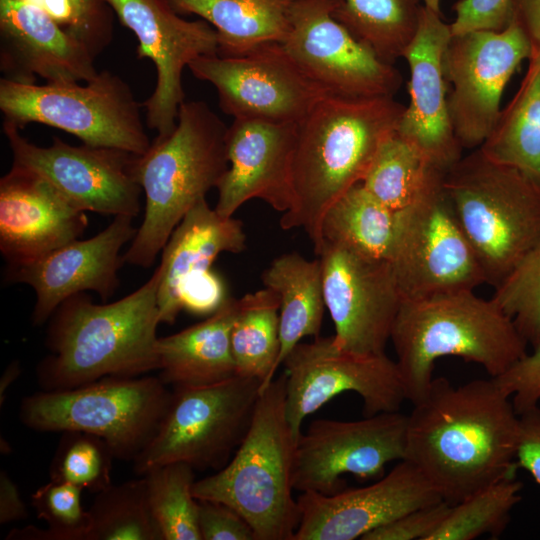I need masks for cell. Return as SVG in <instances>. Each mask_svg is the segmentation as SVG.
<instances>
[{"instance_id": "1", "label": "cell", "mask_w": 540, "mask_h": 540, "mask_svg": "<svg viewBox=\"0 0 540 540\" xmlns=\"http://www.w3.org/2000/svg\"><path fill=\"white\" fill-rule=\"evenodd\" d=\"M407 415L404 458L455 505L515 476L519 415L493 377L457 387L433 378Z\"/></svg>"}, {"instance_id": "2", "label": "cell", "mask_w": 540, "mask_h": 540, "mask_svg": "<svg viewBox=\"0 0 540 540\" xmlns=\"http://www.w3.org/2000/svg\"><path fill=\"white\" fill-rule=\"evenodd\" d=\"M160 278L158 266L146 283L112 303L96 304L84 292L61 303L49 319V353L36 367L42 390L158 370Z\"/></svg>"}, {"instance_id": "3", "label": "cell", "mask_w": 540, "mask_h": 540, "mask_svg": "<svg viewBox=\"0 0 540 540\" xmlns=\"http://www.w3.org/2000/svg\"><path fill=\"white\" fill-rule=\"evenodd\" d=\"M405 106L394 97L329 95L298 124L293 159V202L284 230L302 228L322 247L321 220L347 190L362 182L381 143L396 131Z\"/></svg>"}, {"instance_id": "4", "label": "cell", "mask_w": 540, "mask_h": 540, "mask_svg": "<svg viewBox=\"0 0 540 540\" xmlns=\"http://www.w3.org/2000/svg\"><path fill=\"white\" fill-rule=\"evenodd\" d=\"M390 340L411 403L425 394L435 362L442 357L474 362L496 378L521 359L528 346L491 298L469 289L403 299Z\"/></svg>"}, {"instance_id": "5", "label": "cell", "mask_w": 540, "mask_h": 540, "mask_svg": "<svg viewBox=\"0 0 540 540\" xmlns=\"http://www.w3.org/2000/svg\"><path fill=\"white\" fill-rule=\"evenodd\" d=\"M228 126L201 100L184 101L176 126L137 156L136 179L145 196L142 224L123 255L150 267L187 212L217 188L228 169Z\"/></svg>"}, {"instance_id": "6", "label": "cell", "mask_w": 540, "mask_h": 540, "mask_svg": "<svg viewBox=\"0 0 540 540\" xmlns=\"http://www.w3.org/2000/svg\"><path fill=\"white\" fill-rule=\"evenodd\" d=\"M285 398L283 373L261 391L234 456L193 485L196 499L218 501L241 514L257 540H292L300 521L292 482L297 439L287 420Z\"/></svg>"}, {"instance_id": "7", "label": "cell", "mask_w": 540, "mask_h": 540, "mask_svg": "<svg viewBox=\"0 0 540 540\" xmlns=\"http://www.w3.org/2000/svg\"><path fill=\"white\" fill-rule=\"evenodd\" d=\"M442 184L486 283L496 288L540 241V187L479 148L453 164Z\"/></svg>"}, {"instance_id": "8", "label": "cell", "mask_w": 540, "mask_h": 540, "mask_svg": "<svg viewBox=\"0 0 540 540\" xmlns=\"http://www.w3.org/2000/svg\"><path fill=\"white\" fill-rule=\"evenodd\" d=\"M172 390L160 377H105L21 401L19 419L39 432L80 431L102 438L115 458L134 461L157 433Z\"/></svg>"}, {"instance_id": "9", "label": "cell", "mask_w": 540, "mask_h": 540, "mask_svg": "<svg viewBox=\"0 0 540 540\" xmlns=\"http://www.w3.org/2000/svg\"><path fill=\"white\" fill-rule=\"evenodd\" d=\"M130 86L103 70L85 85L19 83L0 79V110L4 122L21 129L39 123L78 137L83 144L121 149L135 155L152 142Z\"/></svg>"}, {"instance_id": "10", "label": "cell", "mask_w": 540, "mask_h": 540, "mask_svg": "<svg viewBox=\"0 0 540 540\" xmlns=\"http://www.w3.org/2000/svg\"><path fill=\"white\" fill-rule=\"evenodd\" d=\"M260 387L258 379L239 375L209 385L174 387L157 433L133 461L135 474L143 476L172 462L221 469L248 431Z\"/></svg>"}, {"instance_id": "11", "label": "cell", "mask_w": 540, "mask_h": 540, "mask_svg": "<svg viewBox=\"0 0 540 540\" xmlns=\"http://www.w3.org/2000/svg\"><path fill=\"white\" fill-rule=\"evenodd\" d=\"M443 175L397 211L389 262L403 299L474 290L486 283L444 191Z\"/></svg>"}, {"instance_id": "12", "label": "cell", "mask_w": 540, "mask_h": 540, "mask_svg": "<svg viewBox=\"0 0 540 540\" xmlns=\"http://www.w3.org/2000/svg\"><path fill=\"white\" fill-rule=\"evenodd\" d=\"M188 68L216 88L220 109L233 119L299 124L332 95L298 66L281 42L262 43L234 56H200Z\"/></svg>"}, {"instance_id": "13", "label": "cell", "mask_w": 540, "mask_h": 540, "mask_svg": "<svg viewBox=\"0 0 540 540\" xmlns=\"http://www.w3.org/2000/svg\"><path fill=\"white\" fill-rule=\"evenodd\" d=\"M286 416L296 439L304 419L335 396L354 392L363 413L399 411L407 400L395 360L383 354H357L336 346L333 336L299 343L283 362Z\"/></svg>"}, {"instance_id": "14", "label": "cell", "mask_w": 540, "mask_h": 540, "mask_svg": "<svg viewBox=\"0 0 540 540\" xmlns=\"http://www.w3.org/2000/svg\"><path fill=\"white\" fill-rule=\"evenodd\" d=\"M532 47L519 22L500 31L452 35L443 57L450 87L448 109L463 149H477L490 134L501 111L502 93Z\"/></svg>"}, {"instance_id": "15", "label": "cell", "mask_w": 540, "mask_h": 540, "mask_svg": "<svg viewBox=\"0 0 540 540\" xmlns=\"http://www.w3.org/2000/svg\"><path fill=\"white\" fill-rule=\"evenodd\" d=\"M406 425L407 415L399 411L356 421H312L296 441L294 490L331 495L345 488V474L362 481L381 478L388 463L404 458Z\"/></svg>"}, {"instance_id": "16", "label": "cell", "mask_w": 540, "mask_h": 540, "mask_svg": "<svg viewBox=\"0 0 540 540\" xmlns=\"http://www.w3.org/2000/svg\"><path fill=\"white\" fill-rule=\"evenodd\" d=\"M13 162L48 180L74 207L104 215L136 217L143 193L135 175L137 156L111 147L73 146L54 136L50 146L29 142L3 122Z\"/></svg>"}, {"instance_id": "17", "label": "cell", "mask_w": 540, "mask_h": 540, "mask_svg": "<svg viewBox=\"0 0 540 540\" xmlns=\"http://www.w3.org/2000/svg\"><path fill=\"white\" fill-rule=\"evenodd\" d=\"M339 0H296L282 42L298 66L329 93L350 98L394 97L402 76L359 42L332 15Z\"/></svg>"}, {"instance_id": "18", "label": "cell", "mask_w": 540, "mask_h": 540, "mask_svg": "<svg viewBox=\"0 0 540 540\" xmlns=\"http://www.w3.org/2000/svg\"><path fill=\"white\" fill-rule=\"evenodd\" d=\"M122 25L138 40V58H148L156 70L152 94L142 103L146 125L157 137L176 126L185 101L182 73L196 58L218 53L216 30L205 20H186L167 0H104Z\"/></svg>"}, {"instance_id": "19", "label": "cell", "mask_w": 540, "mask_h": 540, "mask_svg": "<svg viewBox=\"0 0 540 540\" xmlns=\"http://www.w3.org/2000/svg\"><path fill=\"white\" fill-rule=\"evenodd\" d=\"M318 257L336 346L357 354L385 353L403 300L390 262L330 244H323Z\"/></svg>"}, {"instance_id": "20", "label": "cell", "mask_w": 540, "mask_h": 540, "mask_svg": "<svg viewBox=\"0 0 540 540\" xmlns=\"http://www.w3.org/2000/svg\"><path fill=\"white\" fill-rule=\"evenodd\" d=\"M442 501L406 460L374 483L325 495L301 492L300 521L292 540H354L410 511Z\"/></svg>"}, {"instance_id": "21", "label": "cell", "mask_w": 540, "mask_h": 540, "mask_svg": "<svg viewBox=\"0 0 540 540\" xmlns=\"http://www.w3.org/2000/svg\"><path fill=\"white\" fill-rule=\"evenodd\" d=\"M132 221L130 216H114L104 230L89 239L72 241L27 264L7 266L6 280L27 284L35 292V326L49 320L73 295L94 291L106 301L115 293L118 271L125 263L121 249L137 232Z\"/></svg>"}, {"instance_id": "22", "label": "cell", "mask_w": 540, "mask_h": 540, "mask_svg": "<svg viewBox=\"0 0 540 540\" xmlns=\"http://www.w3.org/2000/svg\"><path fill=\"white\" fill-rule=\"evenodd\" d=\"M452 37L441 14L421 6L418 28L403 58L410 68V103L396 132L436 169L446 172L462 157L449 115L443 57Z\"/></svg>"}, {"instance_id": "23", "label": "cell", "mask_w": 540, "mask_h": 540, "mask_svg": "<svg viewBox=\"0 0 540 540\" xmlns=\"http://www.w3.org/2000/svg\"><path fill=\"white\" fill-rule=\"evenodd\" d=\"M297 130L293 123L233 119L226 134L229 166L217 186L218 214L232 217L251 199L282 214L290 209Z\"/></svg>"}, {"instance_id": "24", "label": "cell", "mask_w": 540, "mask_h": 540, "mask_svg": "<svg viewBox=\"0 0 540 540\" xmlns=\"http://www.w3.org/2000/svg\"><path fill=\"white\" fill-rule=\"evenodd\" d=\"M86 212L74 207L48 180L12 164L0 179V251L7 266L33 262L79 239Z\"/></svg>"}, {"instance_id": "25", "label": "cell", "mask_w": 540, "mask_h": 540, "mask_svg": "<svg viewBox=\"0 0 540 540\" xmlns=\"http://www.w3.org/2000/svg\"><path fill=\"white\" fill-rule=\"evenodd\" d=\"M95 54L81 39L25 0H0V67L4 78L34 84L90 81Z\"/></svg>"}, {"instance_id": "26", "label": "cell", "mask_w": 540, "mask_h": 540, "mask_svg": "<svg viewBox=\"0 0 540 540\" xmlns=\"http://www.w3.org/2000/svg\"><path fill=\"white\" fill-rule=\"evenodd\" d=\"M246 240L242 222L221 216L206 198L192 207L162 249L157 296L160 322L173 324L182 311L180 293L184 285L210 270L221 253L243 252Z\"/></svg>"}, {"instance_id": "27", "label": "cell", "mask_w": 540, "mask_h": 540, "mask_svg": "<svg viewBox=\"0 0 540 540\" xmlns=\"http://www.w3.org/2000/svg\"><path fill=\"white\" fill-rule=\"evenodd\" d=\"M238 308L239 299L228 297L204 321L158 338L161 380L173 387L201 386L236 375L230 333Z\"/></svg>"}, {"instance_id": "28", "label": "cell", "mask_w": 540, "mask_h": 540, "mask_svg": "<svg viewBox=\"0 0 540 540\" xmlns=\"http://www.w3.org/2000/svg\"><path fill=\"white\" fill-rule=\"evenodd\" d=\"M261 278L280 300L278 369L301 339L319 336L326 308L321 261L307 260L297 252L284 253L270 263Z\"/></svg>"}, {"instance_id": "29", "label": "cell", "mask_w": 540, "mask_h": 540, "mask_svg": "<svg viewBox=\"0 0 540 540\" xmlns=\"http://www.w3.org/2000/svg\"><path fill=\"white\" fill-rule=\"evenodd\" d=\"M179 14H195L217 32L221 56L242 54L266 42H283L296 0H167Z\"/></svg>"}, {"instance_id": "30", "label": "cell", "mask_w": 540, "mask_h": 540, "mask_svg": "<svg viewBox=\"0 0 540 540\" xmlns=\"http://www.w3.org/2000/svg\"><path fill=\"white\" fill-rule=\"evenodd\" d=\"M479 149L540 187V55L532 54L518 91Z\"/></svg>"}, {"instance_id": "31", "label": "cell", "mask_w": 540, "mask_h": 540, "mask_svg": "<svg viewBox=\"0 0 540 540\" xmlns=\"http://www.w3.org/2000/svg\"><path fill=\"white\" fill-rule=\"evenodd\" d=\"M396 226L397 211L378 201L359 182L325 212L320 226L322 246L330 244L366 257L389 261Z\"/></svg>"}, {"instance_id": "32", "label": "cell", "mask_w": 540, "mask_h": 540, "mask_svg": "<svg viewBox=\"0 0 540 540\" xmlns=\"http://www.w3.org/2000/svg\"><path fill=\"white\" fill-rule=\"evenodd\" d=\"M279 296L263 288L239 298L231 333L236 375L256 378L260 393L277 373L280 351Z\"/></svg>"}, {"instance_id": "33", "label": "cell", "mask_w": 540, "mask_h": 540, "mask_svg": "<svg viewBox=\"0 0 540 540\" xmlns=\"http://www.w3.org/2000/svg\"><path fill=\"white\" fill-rule=\"evenodd\" d=\"M421 0H339L332 15L382 61L393 64L418 28Z\"/></svg>"}, {"instance_id": "34", "label": "cell", "mask_w": 540, "mask_h": 540, "mask_svg": "<svg viewBox=\"0 0 540 540\" xmlns=\"http://www.w3.org/2000/svg\"><path fill=\"white\" fill-rule=\"evenodd\" d=\"M443 174L395 131L379 146L362 184L382 204L399 211Z\"/></svg>"}, {"instance_id": "35", "label": "cell", "mask_w": 540, "mask_h": 540, "mask_svg": "<svg viewBox=\"0 0 540 540\" xmlns=\"http://www.w3.org/2000/svg\"><path fill=\"white\" fill-rule=\"evenodd\" d=\"M86 540H164L148 504L144 476L96 493Z\"/></svg>"}, {"instance_id": "36", "label": "cell", "mask_w": 540, "mask_h": 540, "mask_svg": "<svg viewBox=\"0 0 540 540\" xmlns=\"http://www.w3.org/2000/svg\"><path fill=\"white\" fill-rule=\"evenodd\" d=\"M522 483L516 476L499 480L451 505L448 514L428 540H473L499 536L520 502Z\"/></svg>"}, {"instance_id": "37", "label": "cell", "mask_w": 540, "mask_h": 540, "mask_svg": "<svg viewBox=\"0 0 540 540\" xmlns=\"http://www.w3.org/2000/svg\"><path fill=\"white\" fill-rule=\"evenodd\" d=\"M193 471L186 463L172 462L143 475L148 504L164 540H201Z\"/></svg>"}, {"instance_id": "38", "label": "cell", "mask_w": 540, "mask_h": 540, "mask_svg": "<svg viewBox=\"0 0 540 540\" xmlns=\"http://www.w3.org/2000/svg\"><path fill=\"white\" fill-rule=\"evenodd\" d=\"M82 489L64 481L50 480L31 496V504L46 529L32 525L11 530L6 540H86L90 515L81 504Z\"/></svg>"}, {"instance_id": "39", "label": "cell", "mask_w": 540, "mask_h": 540, "mask_svg": "<svg viewBox=\"0 0 540 540\" xmlns=\"http://www.w3.org/2000/svg\"><path fill=\"white\" fill-rule=\"evenodd\" d=\"M114 458L102 438L80 431L63 432L51 462L50 480L98 493L112 484Z\"/></svg>"}, {"instance_id": "40", "label": "cell", "mask_w": 540, "mask_h": 540, "mask_svg": "<svg viewBox=\"0 0 540 540\" xmlns=\"http://www.w3.org/2000/svg\"><path fill=\"white\" fill-rule=\"evenodd\" d=\"M491 299L532 347L540 343V241L500 283Z\"/></svg>"}, {"instance_id": "41", "label": "cell", "mask_w": 540, "mask_h": 540, "mask_svg": "<svg viewBox=\"0 0 540 540\" xmlns=\"http://www.w3.org/2000/svg\"><path fill=\"white\" fill-rule=\"evenodd\" d=\"M515 7L516 0H458L450 24L452 35L503 30L513 21Z\"/></svg>"}, {"instance_id": "42", "label": "cell", "mask_w": 540, "mask_h": 540, "mask_svg": "<svg viewBox=\"0 0 540 540\" xmlns=\"http://www.w3.org/2000/svg\"><path fill=\"white\" fill-rule=\"evenodd\" d=\"M450 507L443 500L420 507L370 531L361 540H428Z\"/></svg>"}, {"instance_id": "43", "label": "cell", "mask_w": 540, "mask_h": 540, "mask_svg": "<svg viewBox=\"0 0 540 540\" xmlns=\"http://www.w3.org/2000/svg\"><path fill=\"white\" fill-rule=\"evenodd\" d=\"M512 397L518 415L540 402V343L514 363L505 373L495 378Z\"/></svg>"}, {"instance_id": "44", "label": "cell", "mask_w": 540, "mask_h": 540, "mask_svg": "<svg viewBox=\"0 0 540 540\" xmlns=\"http://www.w3.org/2000/svg\"><path fill=\"white\" fill-rule=\"evenodd\" d=\"M197 500L201 540H257L251 525L232 507L218 501Z\"/></svg>"}, {"instance_id": "45", "label": "cell", "mask_w": 540, "mask_h": 540, "mask_svg": "<svg viewBox=\"0 0 540 540\" xmlns=\"http://www.w3.org/2000/svg\"><path fill=\"white\" fill-rule=\"evenodd\" d=\"M222 278L212 269L190 279L180 293L182 310L197 315L215 312L228 298Z\"/></svg>"}, {"instance_id": "46", "label": "cell", "mask_w": 540, "mask_h": 540, "mask_svg": "<svg viewBox=\"0 0 540 540\" xmlns=\"http://www.w3.org/2000/svg\"><path fill=\"white\" fill-rule=\"evenodd\" d=\"M518 468L526 470L540 485V406L519 414L516 450Z\"/></svg>"}, {"instance_id": "47", "label": "cell", "mask_w": 540, "mask_h": 540, "mask_svg": "<svg viewBox=\"0 0 540 540\" xmlns=\"http://www.w3.org/2000/svg\"><path fill=\"white\" fill-rule=\"evenodd\" d=\"M42 10L60 26L84 41L96 55L82 12L75 0H25Z\"/></svg>"}, {"instance_id": "48", "label": "cell", "mask_w": 540, "mask_h": 540, "mask_svg": "<svg viewBox=\"0 0 540 540\" xmlns=\"http://www.w3.org/2000/svg\"><path fill=\"white\" fill-rule=\"evenodd\" d=\"M82 12L95 53L109 42L111 21L104 0H75Z\"/></svg>"}, {"instance_id": "49", "label": "cell", "mask_w": 540, "mask_h": 540, "mask_svg": "<svg viewBox=\"0 0 540 540\" xmlns=\"http://www.w3.org/2000/svg\"><path fill=\"white\" fill-rule=\"evenodd\" d=\"M28 517L25 503L15 482L4 470L0 472V523L22 521Z\"/></svg>"}, {"instance_id": "50", "label": "cell", "mask_w": 540, "mask_h": 540, "mask_svg": "<svg viewBox=\"0 0 540 540\" xmlns=\"http://www.w3.org/2000/svg\"><path fill=\"white\" fill-rule=\"evenodd\" d=\"M514 18L525 31L532 54L540 55V0H516Z\"/></svg>"}, {"instance_id": "51", "label": "cell", "mask_w": 540, "mask_h": 540, "mask_svg": "<svg viewBox=\"0 0 540 540\" xmlns=\"http://www.w3.org/2000/svg\"><path fill=\"white\" fill-rule=\"evenodd\" d=\"M21 374V366L19 361L11 362L5 369L0 379V406L6 399V394L10 386L17 380Z\"/></svg>"}, {"instance_id": "52", "label": "cell", "mask_w": 540, "mask_h": 540, "mask_svg": "<svg viewBox=\"0 0 540 540\" xmlns=\"http://www.w3.org/2000/svg\"><path fill=\"white\" fill-rule=\"evenodd\" d=\"M423 5L431 10H433L436 13L441 14V0H421Z\"/></svg>"}]
</instances>
